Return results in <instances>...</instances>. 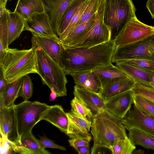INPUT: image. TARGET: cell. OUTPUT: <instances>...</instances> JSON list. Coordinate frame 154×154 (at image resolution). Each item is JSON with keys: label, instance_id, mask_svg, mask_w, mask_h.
<instances>
[{"label": "cell", "instance_id": "1", "mask_svg": "<svg viewBox=\"0 0 154 154\" xmlns=\"http://www.w3.org/2000/svg\"><path fill=\"white\" fill-rule=\"evenodd\" d=\"M62 45L63 69L66 75L113 65L112 57L116 48L114 40L90 47L70 48Z\"/></svg>", "mask_w": 154, "mask_h": 154}, {"label": "cell", "instance_id": "2", "mask_svg": "<svg viewBox=\"0 0 154 154\" xmlns=\"http://www.w3.org/2000/svg\"><path fill=\"white\" fill-rule=\"evenodd\" d=\"M91 128L94 141L91 154L96 153L102 148L110 150L118 140L128 137L122 119L106 109L93 116Z\"/></svg>", "mask_w": 154, "mask_h": 154}, {"label": "cell", "instance_id": "3", "mask_svg": "<svg viewBox=\"0 0 154 154\" xmlns=\"http://www.w3.org/2000/svg\"><path fill=\"white\" fill-rule=\"evenodd\" d=\"M35 47L19 50L8 48L0 56V69L5 79L11 83L32 73L38 74Z\"/></svg>", "mask_w": 154, "mask_h": 154}, {"label": "cell", "instance_id": "4", "mask_svg": "<svg viewBox=\"0 0 154 154\" xmlns=\"http://www.w3.org/2000/svg\"><path fill=\"white\" fill-rule=\"evenodd\" d=\"M31 41L35 48L38 74L43 84L53 89L57 97L66 96L67 80L63 69L37 44L33 37Z\"/></svg>", "mask_w": 154, "mask_h": 154}, {"label": "cell", "instance_id": "5", "mask_svg": "<svg viewBox=\"0 0 154 154\" xmlns=\"http://www.w3.org/2000/svg\"><path fill=\"white\" fill-rule=\"evenodd\" d=\"M136 10L132 0H105L103 21L110 30L111 40L136 15Z\"/></svg>", "mask_w": 154, "mask_h": 154}, {"label": "cell", "instance_id": "6", "mask_svg": "<svg viewBox=\"0 0 154 154\" xmlns=\"http://www.w3.org/2000/svg\"><path fill=\"white\" fill-rule=\"evenodd\" d=\"M105 0H100L92 25L80 37L68 45L70 48L90 47L111 40V32L103 21Z\"/></svg>", "mask_w": 154, "mask_h": 154}, {"label": "cell", "instance_id": "7", "mask_svg": "<svg viewBox=\"0 0 154 154\" xmlns=\"http://www.w3.org/2000/svg\"><path fill=\"white\" fill-rule=\"evenodd\" d=\"M50 106L38 101L24 100L14 107L20 139L24 134L31 131L42 120V117Z\"/></svg>", "mask_w": 154, "mask_h": 154}, {"label": "cell", "instance_id": "8", "mask_svg": "<svg viewBox=\"0 0 154 154\" xmlns=\"http://www.w3.org/2000/svg\"><path fill=\"white\" fill-rule=\"evenodd\" d=\"M138 59L154 60V35L134 44L116 47L111 61L116 63Z\"/></svg>", "mask_w": 154, "mask_h": 154}, {"label": "cell", "instance_id": "9", "mask_svg": "<svg viewBox=\"0 0 154 154\" xmlns=\"http://www.w3.org/2000/svg\"><path fill=\"white\" fill-rule=\"evenodd\" d=\"M154 35V26L133 17L114 40L116 47L134 44Z\"/></svg>", "mask_w": 154, "mask_h": 154}, {"label": "cell", "instance_id": "10", "mask_svg": "<svg viewBox=\"0 0 154 154\" xmlns=\"http://www.w3.org/2000/svg\"><path fill=\"white\" fill-rule=\"evenodd\" d=\"M122 121L127 130L137 128L154 137V117L145 113L134 104Z\"/></svg>", "mask_w": 154, "mask_h": 154}, {"label": "cell", "instance_id": "11", "mask_svg": "<svg viewBox=\"0 0 154 154\" xmlns=\"http://www.w3.org/2000/svg\"><path fill=\"white\" fill-rule=\"evenodd\" d=\"M14 105L0 107V134L7 140L13 142L20 139Z\"/></svg>", "mask_w": 154, "mask_h": 154}, {"label": "cell", "instance_id": "12", "mask_svg": "<svg viewBox=\"0 0 154 154\" xmlns=\"http://www.w3.org/2000/svg\"><path fill=\"white\" fill-rule=\"evenodd\" d=\"M25 29L38 35L59 39L54 32L46 12L34 13L25 20Z\"/></svg>", "mask_w": 154, "mask_h": 154}, {"label": "cell", "instance_id": "13", "mask_svg": "<svg viewBox=\"0 0 154 154\" xmlns=\"http://www.w3.org/2000/svg\"><path fill=\"white\" fill-rule=\"evenodd\" d=\"M134 103L131 90L115 96L105 103L106 109L116 117L122 119Z\"/></svg>", "mask_w": 154, "mask_h": 154}, {"label": "cell", "instance_id": "14", "mask_svg": "<svg viewBox=\"0 0 154 154\" xmlns=\"http://www.w3.org/2000/svg\"><path fill=\"white\" fill-rule=\"evenodd\" d=\"M68 124L66 134L70 138L86 140L90 142L91 139L89 133L92 122L79 117L72 112L66 113Z\"/></svg>", "mask_w": 154, "mask_h": 154}, {"label": "cell", "instance_id": "15", "mask_svg": "<svg viewBox=\"0 0 154 154\" xmlns=\"http://www.w3.org/2000/svg\"><path fill=\"white\" fill-rule=\"evenodd\" d=\"M47 9L51 26L57 36L63 16L69 6L74 0H41Z\"/></svg>", "mask_w": 154, "mask_h": 154}, {"label": "cell", "instance_id": "16", "mask_svg": "<svg viewBox=\"0 0 154 154\" xmlns=\"http://www.w3.org/2000/svg\"><path fill=\"white\" fill-rule=\"evenodd\" d=\"M32 33L37 44L63 69V47L60 40Z\"/></svg>", "mask_w": 154, "mask_h": 154}, {"label": "cell", "instance_id": "17", "mask_svg": "<svg viewBox=\"0 0 154 154\" xmlns=\"http://www.w3.org/2000/svg\"><path fill=\"white\" fill-rule=\"evenodd\" d=\"M73 94L90 110L93 116L106 109L105 102L99 94L74 86Z\"/></svg>", "mask_w": 154, "mask_h": 154}, {"label": "cell", "instance_id": "18", "mask_svg": "<svg viewBox=\"0 0 154 154\" xmlns=\"http://www.w3.org/2000/svg\"><path fill=\"white\" fill-rule=\"evenodd\" d=\"M75 87L99 94L102 88L97 76L92 70L80 71L72 74Z\"/></svg>", "mask_w": 154, "mask_h": 154}, {"label": "cell", "instance_id": "19", "mask_svg": "<svg viewBox=\"0 0 154 154\" xmlns=\"http://www.w3.org/2000/svg\"><path fill=\"white\" fill-rule=\"evenodd\" d=\"M41 120H45L66 134L68 119L66 113L59 105L50 106L42 115Z\"/></svg>", "mask_w": 154, "mask_h": 154}, {"label": "cell", "instance_id": "20", "mask_svg": "<svg viewBox=\"0 0 154 154\" xmlns=\"http://www.w3.org/2000/svg\"><path fill=\"white\" fill-rule=\"evenodd\" d=\"M136 83L130 77L121 79L105 87L99 94L105 103L115 96L131 90Z\"/></svg>", "mask_w": 154, "mask_h": 154}, {"label": "cell", "instance_id": "21", "mask_svg": "<svg viewBox=\"0 0 154 154\" xmlns=\"http://www.w3.org/2000/svg\"><path fill=\"white\" fill-rule=\"evenodd\" d=\"M92 71L98 79L102 89L120 79L130 77L113 65L100 67Z\"/></svg>", "mask_w": 154, "mask_h": 154}, {"label": "cell", "instance_id": "22", "mask_svg": "<svg viewBox=\"0 0 154 154\" xmlns=\"http://www.w3.org/2000/svg\"><path fill=\"white\" fill-rule=\"evenodd\" d=\"M116 66L134 80L136 83L152 87L150 76L152 71L122 62L116 63Z\"/></svg>", "mask_w": 154, "mask_h": 154}, {"label": "cell", "instance_id": "23", "mask_svg": "<svg viewBox=\"0 0 154 154\" xmlns=\"http://www.w3.org/2000/svg\"><path fill=\"white\" fill-rule=\"evenodd\" d=\"M46 11L47 9L41 0H18L14 11L26 20L34 13Z\"/></svg>", "mask_w": 154, "mask_h": 154}, {"label": "cell", "instance_id": "24", "mask_svg": "<svg viewBox=\"0 0 154 154\" xmlns=\"http://www.w3.org/2000/svg\"><path fill=\"white\" fill-rule=\"evenodd\" d=\"M25 20L19 14L10 11L8 20V45L18 38L25 30Z\"/></svg>", "mask_w": 154, "mask_h": 154}, {"label": "cell", "instance_id": "25", "mask_svg": "<svg viewBox=\"0 0 154 154\" xmlns=\"http://www.w3.org/2000/svg\"><path fill=\"white\" fill-rule=\"evenodd\" d=\"M22 81L23 77L8 84L0 95V107H9L15 105V100L20 96Z\"/></svg>", "mask_w": 154, "mask_h": 154}, {"label": "cell", "instance_id": "26", "mask_svg": "<svg viewBox=\"0 0 154 154\" xmlns=\"http://www.w3.org/2000/svg\"><path fill=\"white\" fill-rule=\"evenodd\" d=\"M128 130V138L134 145L154 150V137L137 128H131Z\"/></svg>", "mask_w": 154, "mask_h": 154}, {"label": "cell", "instance_id": "27", "mask_svg": "<svg viewBox=\"0 0 154 154\" xmlns=\"http://www.w3.org/2000/svg\"><path fill=\"white\" fill-rule=\"evenodd\" d=\"M21 144L32 154H50L51 153L42 147L38 140L33 135L32 131L23 134L20 137Z\"/></svg>", "mask_w": 154, "mask_h": 154}, {"label": "cell", "instance_id": "28", "mask_svg": "<svg viewBox=\"0 0 154 154\" xmlns=\"http://www.w3.org/2000/svg\"><path fill=\"white\" fill-rule=\"evenodd\" d=\"M89 0H74L69 6L62 18L57 36L59 37L66 29L72 18L79 8Z\"/></svg>", "mask_w": 154, "mask_h": 154}, {"label": "cell", "instance_id": "29", "mask_svg": "<svg viewBox=\"0 0 154 154\" xmlns=\"http://www.w3.org/2000/svg\"><path fill=\"white\" fill-rule=\"evenodd\" d=\"M95 15L96 14L87 21L74 27L69 34L60 41L61 42L68 45L78 38L92 25L94 22Z\"/></svg>", "mask_w": 154, "mask_h": 154}, {"label": "cell", "instance_id": "30", "mask_svg": "<svg viewBox=\"0 0 154 154\" xmlns=\"http://www.w3.org/2000/svg\"><path fill=\"white\" fill-rule=\"evenodd\" d=\"M10 11L0 6V42L6 50L8 45V20Z\"/></svg>", "mask_w": 154, "mask_h": 154}, {"label": "cell", "instance_id": "31", "mask_svg": "<svg viewBox=\"0 0 154 154\" xmlns=\"http://www.w3.org/2000/svg\"><path fill=\"white\" fill-rule=\"evenodd\" d=\"M71 105V112L92 122L93 116L91 112L78 98L74 97Z\"/></svg>", "mask_w": 154, "mask_h": 154}, {"label": "cell", "instance_id": "32", "mask_svg": "<svg viewBox=\"0 0 154 154\" xmlns=\"http://www.w3.org/2000/svg\"><path fill=\"white\" fill-rule=\"evenodd\" d=\"M136 148L135 145L127 137L117 141L110 150L112 154H131Z\"/></svg>", "mask_w": 154, "mask_h": 154}, {"label": "cell", "instance_id": "33", "mask_svg": "<svg viewBox=\"0 0 154 154\" xmlns=\"http://www.w3.org/2000/svg\"><path fill=\"white\" fill-rule=\"evenodd\" d=\"M134 104L145 113L154 117V103L139 95H134Z\"/></svg>", "mask_w": 154, "mask_h": 154}, {"label": "cell", "instance_id": "34", "mask_svg": "<svg viewBox=\"0 0 154 154\" xmlns=\"http://www.w3.org/2000/svg\"><path fill=\"white\" fill-rule=\"evenodd\" d=\"M100 0L89 1L80 18L74 27L87 21L96 14L98 9Z\"/></svg>", "mask_w": 154, "mask_h": 154}, {"label": "cell", "instance_id": "35", "mask_svg": "<svg viewBox=\"0 0 154 154\" xmlns=\"http://www.w3.org/2000/svg\"><path fill=\"white\" fill-rule=\"evenodd\" d=\"M131 90L134 95L142 96L154 103V88L136 83Z\"/></svg>", "mask_w": 154, "mask_h": 154}, {"label": "cell", "instance_id": "36", "mask_svg": "<svg viewBox=\"0 0 154 154\" xmlns=\"http://www.w3.org/2000/svg\"><path fill=\"white\" fill-rule=\"evenodd\" d=\"M85 3L72 17L66 28L59 38L60 41L63 39L75 26L82 16L89 1Z\"/></svg>", "mask_w": 154, "mask_h": 154}, {"label": "cell", "instance_id": "37", "mask_svg": "<svg viewBox=\"0 0 154 154\" xmlns=\"http://www.w3.org/2000/svg\"><path fill=\"white\" fill-rule=\"evenodd\" d=\"M33 91V84L31 78L28 75L24 76L23 77L19 96L24 100H27L32 97Z\"/></svg>", "mask_w": 154, "mask_h": 154}, {"label": "cell", "instance_id": "38", "mask_svg": "<svg viewBox=\"0 0 154 154\" xmlns=\"http://www.w3.org/2000/svg\"><path fill=\"white\" fill-rule=\"evenodd\" d=\"M118 62H122L152 71H154V60H152L146 59H134Z\"/></svg>", "mask_w": 154, "mask_h": 154}, {"label": "cell", "instance_id": "39", "mask_svg": "<svg viewBox=\"0 0 154 154\" xmlns=\"http://www.w3.org/2000/svg\"><path fill=\"white\" fill-rule=\"evenodd\" d=\"M38 140L41 145L44 148H48L57 149L62 150H66L64 147L56 144L52 140L45 137H41Z\"/></svg>", "mask_w": 154, "mask_h": 154}, {"label": "cell", "instance_id": "40", "mask_svg": "<svg viewBox=\"0 0 154 154\" xmlns=\"http://www.w3.org/2000/svg\"><path fill=\"white\" fill-rule=\"evenodd\" d=\"M8 142L10 149L14 152L22 154H32L29 150L21 144L20 140L14 142Z\"/></svg>", "mask_w": 154, "mask_h": 154}, {"label": "cell", "instance_id": "41", "mask_svg": "<svg viewBox=\"0 0 154 154\" xmlns=\"http://www.w3.org/2000/svg\"><path fill=\"white\" fill-rule=\"evenodd\" d=\"M68 142L70 146L75 149L80 146H89V142L86 140L81 139L72 138L69 140Z\"/></svg>", "mask_w": 154, "mask_h": 154}, {"label": "cell", "instance_id": "42", "mask_svg": "<svg viewBox=\"0 0 154 154\" xmlns=\"http://www.w3.org/2000/svg\"><path fill=\"white\" fill-rule=\"evenodd\" d=\"M0 69V95H1L3 93L8 83L5 78L1 69Z\"/></svg>", "mask_w": 154, "mask_h": 154}, {"label": "cell", "instance_id": "43", "mask_svg": "<svg viewBox=\"0 0 154 154\" xmlns=\"http://www.w3.org/2000/svg\"><path fill=\"white\" fill-rule=\"evenodd\" d=\"M146 5L152 19H154V0H147Z\"/></svg>", "mask_w": 154, "mask_h": 154}, {"label": "cell", "instance_id": "44", "mask_svg": "<svg viewBox=\"0 0 154 154\" xmlns=\"http://www.w3.org/2000/svg\"><path fill=\"white\" fill-rule=\"evenodd\" d=\"M75 149L79 154H89V146L78 147Z\"/></svg>", "mask_w": 154, "mask_h": 154}, {"label": "cell", "instance_id": "45", "mask_svg": "<svg viewBox=\"0 0 154 154\" xmlns=\"http://www.w3.org/2000/svg\"><path fill=\"white\" fill-rule=\"evenodd\" d=\"M51 93L50 94L49 100L50 101H54L57 97L56 93L53 89H51Z\"/></svg>", "mask_w": 154, "mask_h": 154}, {"label": "cell", "instance_id": "46", "mask_svg": "<svg viewBox=\"0 0 154 154\" xmlns=\"http://www.w3.org/2000/svg\"><path fill=\"white\" fill-rule=\"evenodd\" d=\"M151 84L152 87L154 88V71H152L150 76Z\"/></svg>", "mask_w": 154, "mask_h": 154}, {"label": "cell", "instance_id": "47", "mask_svg": "<svg viewBox=\"0 0 154 154\" xmlns=\"http://www.w3.org/2000/svg\"><path fill=\"white\" fill-rule=\"evenodd\" d=\"M8 0H0V6L5 7Z\"/></svg>", "mask_w": 154, "mask_h": 154}, {"label": "cell", "instance_id": "48", "mask_svg": "<svg viewBox=\"0 0 154 154\" xmlns=\"http://www.w3.org/2000/svg\"><path fill=\"white\" fill-rule=\"evenodd\" d=\"M5 50L2 45V43L0 42V56L3 54Z\"/></svg>", "mask_w": 154, "mask_h": 154}, {"label": "cell", "instance_id": "49", "mask_svg": "<svg viewBox=\"0 0 154 154\" xmlns=\"http://www.w3.org/2000/svg\"></svg>", "mask_w": 154, "mask_h": 154}]
</instances>
